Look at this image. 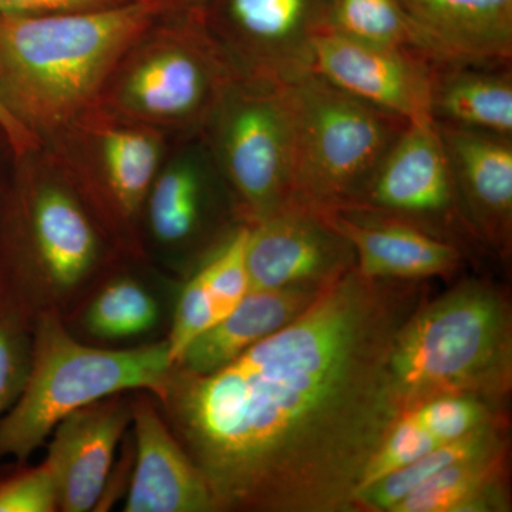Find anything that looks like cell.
I'll return each mask as SVG.
<instances>
[{
	"label": "cell",
	"instance_id": "obj_1",
	"mask_svg": "<svg viewBox=\"0 0 512 512\" xmlns=\"http://www.w3.org/2000/svg\"><path fill=\"white\" fill-rule=\"evenodd\" d=\"M413 281L357 268L227 366L173 367L153 394L217 511H355L370 458L397 419L386 365L421 305Z\"/></svg>",
	"mask_w": 512,
	"mask_h": 512
},
{
	"label": "cell",
	"instance_id": "obj_2",
	"mask_svg": "<svg viewBox=\"0 0 512 512\" xmlns=\"http://www.w3.org/2000/svg\"><path fill=\"white\" fill-rule=\"evenodd\" d=\"M178 0H133L87 12H0V94L40 143L89 110L128 47Z\"/></svg>",
	"mask_w": 512,
	"mask_h": 512
},
{
	"label": "cell",
	"instance_id": "obj_3",
	"mask_svg": "<svg viewBox=\"0 0 512 512\" xmlns=\"http://www.w3.org/2000/svg\"><path fill=\"white\" fill-rule=\"evenodd\" d=\"M386 376L399 414L446 396L503 404L512 386L510 303L483 281L421 303L394 336Z\"/></svg>",
	"mask_w": 512,
	"mask_h": 512
},
{
	"label": "cell",
	"instance_id": "obj_4",
	"mask_svg": "<svg viewBox=\"0 0 512 512\" xmlns=\"http://www.w3.org/2000/svg\"><path fill=\"white\" fill-rule=\"evenodd\" d=\"M174 363L167 340L134 349H99L70 335L59 313L32 328V360L19 399L0 419V460H28L57 424L114 394L163 389Z\"/></svg>",
	"mask_w": 512,
	"mask_h": 512
},
{
	"label": "cell",
	"instance_id": "obj_5",
	"mask_svg": "<svg viewBox=\"0 0 512 512\" xmlns=\"http://www.w3.org/2000/svg\"><path fill=\"white\" fill-rule=\"evenodd\" d=\"M238 74L205 13L174 12L128 47L96 104L164 134H200Z\"/></svg>",
	"mask_w": 512,
	"mask_h": 512
},
{
	"label": "cell",
	"instance_id": "obj_6",
	"mask_svg": "<svg viewBox=\"0 0 512 512\" xmlns=\"http://www.w3.org/2000/svg\"><path fill=\"white\" fill-rule=\"evenodd\" d=\"M28 158L10 215L0 296L35 320L42 313H59L92 278L104 237L43 151Z\"/></svg>",
	"mask_w": 512,
	"mask_h": 512
},
{
	"label": "cell",
	"instance_id": "obj_7",
	"mask_svg": "<svg viewBox=\"0 0 512 512\" xmlns=\"http://www.w3.org/2000/svg\"><path fill=\"white\" fill-rule=\"evenodd\" d=\"M296 136V201L356 210L410 121L343 92L316 73L289 83Z\"/></svg>",
	"mask_w": 512,
	"mask_h": 512
},
{
	"label": "cell",
	"instance_id": "obj_8",
	"mask_svg": "<svg viewBox=\"0 0 512 512\" xmlns=\"http://www.w3.org/2000/svg\"><path fill=\"white\" fill-rule=\"evenodd\" d=\"M165 134L94 104L47 137L42 151L92 215L103 237L138 254V227L161 170Z\"/></svg>",
	"mask_w": 512,
	"mask_h": 512
},
{
	"label": "cell",
	"instance_id": "obj_9",
	"mask_svg": "<svg viewBox=\"0 0 512 512\" xmlns=\"http://www.w3.org/2000/svg\"><path fill=\"white\" fill-rule=\"evenodd\" d=\"M200 136L239 221L254 224L298 202L289 83L239 73Z\"/></svg>",
	"mask_w": 512,
	"mask_h": 512
},
{
	"label": "cell",
	"instance_id": "obj_10",
	"mask_svg": "<svg viewBox=\"0 0 512 512\" xmlns=\"http://www.w3.org/2000/svg\"><path fill=\"white\" fill-rule=\"evenodd\" d=\"M330 0H212L205 23L245 76L291 83L312 72V45Z\"/></svg>",
	"mask_w": 512,
	"mask_h": 512
},
{
	"label": "cell",
	"instance_id": "obj_11",
	"mask_svg": "<svg viewBox=\"0 0 512 512\" xmlns=\"http://www.w3.org/2000/svg\"><path fill=\"white\" fill-rule=\"evenodd\" d=\"M440 64L412 50L372 45L322 30L312 45V72L343 92L402 119L430 121Z\"/></svg>",
	"mask_w": 512,
	"mask_h": 512
},
{
	"label": "cell",
	"instance_id": "obj_12",
	"mask_svg": "<svg viewBox=\"0 0 512 512\" xmlns=\"http://www.w3.org/2000/svg\"><path fill=\"white\" fill-rule=\"evenodd\" d=\"M248 225L249 291L325 288L356 266L348 239L322 211L301 202Z\"/></svg>",
	"mask_w": 512,
	"mask_h": 512
},
{
	"label": "cell",
	"instance_id": "obj_13",
	"mask_svg": "<svg viewBox=\"0 0 512 512\" xmlns=\"http://www.w3.org/2000/svg\"><path fill=\"white\" fill-rule=\"evenodd\" d=\"M356 211L399 218L437 235L456 220L466 225L446 147L433 120L407 124Z\"/></svg>",
	"mask_w": 512,
	"mask_h": 512
},
{
	"label": "cell",
	"instance_id": "obj_14",
	"mask_svg": "<svg viewBox=\"0 0 512 512\" xmlns=\"http://www.w3.org/2000/svg\"><path fill=\"white\" fill-rule=\"evenodd\" d=\"M130 423L131 400L114 394L57 424L45 461L55 477L59 511L87 512L99 505L117 446Z\"/></svg>",
	"mask_w": 512,
	"mask_h": 512
},
{
	"label": "cell",
	"instance_id": "obj_15",
	"mask_svg": "<svg viewBox=\"0 0 512 512\" xmlns=\"http://www.w3.org/2000/svg\"><path fill=\"white\" fill-rule=\"evenodd\" d=\"M436 124L446 147L467 228L498 254L510 255L512 138Z\"/></svg>",
	"mask_w": 512,
	"mask_h": 512
},
{
	"label": "cell",
	"instance_id": "obj_16",
	"mask_svg": "<svg viewBox=\"0 0 512 512\" xmlns=\"http://www.w3.org/2000/svg\"><path fill=\"white\" fill-rule=\"evenodd\" d=\"M131 400L136 464L126 512H215L210 487L150 392Z\"/></svg>",
	"mask_w": 512,
	"mask_h": 512
},
{
	"label": "cell",
	"instance_id": "obj_17",
	"mask_svg": "<svg viewBox=\"0 0 512 512\" xmlns=\"http://www.w3.org/2000/svg\"><path fill=\"white\" fill-rule=\"evenodd\" d=\"M356 255V268L369 279L421 282L454 274L463 254L450 239L419 227L367 211H322Z\"/></svg>",
	"mask_w": 512,
	"mask_h": 512
},
{
	"label": "cell",
	"instance_id": "obj_18",
	"mask_svg": "<svg viewBox=\"0 0 512 512\" xmlns=\"http://www.w3.org/2000/svg\"><path fill=\"white\" fill-rule=\"evenodd\" d=\"M446 63L511 66L512 0H400Z\"/></svg>",
	"mask_w": 512,
	"mask_h": 512
},
{
	"label": "cell",
	"instance_id": "obj_19",
	"mask_svg": "<svg viewBox=\"0 0 512 512\" xmlns=\"http://www.w3.org/2000/svg\"><path fill=\"white\" fill-rule=\"evenodd\" d=\"M501 406L474 396H446L397 416L363 473L357 494L397 468L500 419ZM356 500V498H355Z\"/></svg>",
	"mask_w": 512,
	"mask_h": 512
},
{
	"label": "cell",
	"instance_id": "obj_20",
	"mask_svg": "<svg viewBox=\"0 0 512 512\" xmlns=\"http://www.w3.org/2000/svg\"><path fill=\"white\" fill-rule=\"evenodd\" d=\"M325 288L288 286L249 291L234 311L185 349L175 369L192 375H207L227 366L256 343L298 318Z\"/></svg>",
	"mask_w": 512,
	"mask_h": 512
},
{
	"label": "cell",
	"instance_id": "obj_21",
	"mask_svg": "<svg viewBox=\"0 0 512 512\" xmlns=\"http://www.w3.org/2000/svg\"><path fill=\"white\" fill-rule=\"evenodd\" d=\"M431 119L512 138L511 66L440 64L434 77Z\"/></svg>",
	"mask_w": 512,
	"mask_h": 512
},
{
	"label": "cell",
	"instance_id": "obj_22",
	"mask_svg": "<svg viewBox=\"0 0 512 512\" xmlns=\"http://www.w3.org/2000/svg\"><path fill=\"white\" fill-rule=\"evenodd\" d=\"M508 447L458 461L407 495L392 512H505Z\"/></svg>",
	"mask_w": 512,
	"mask_h": 512
},
{
	"label": "cell",
	"instance_id": "obj_23",
	"mask_svg": "<svg viewBox=\"0 0 512 512\" xmlns=\"http://www.w3.org/2000/svg\"><path fill=\"white\" fill-rule=\"evenodd\" d=\"M202 163L200 158L183 157L158 171L144 214L161 244L183 245L200 234L210 197Z\"/></svg>",
	"mask_w": 512,
	"mask_h": 512
},
{
	"label": "cell",
	"instance_id": "obj_24",
	"mask_svg": "<svg viewBox=\"0 0 512 512\" xmlns=\"http://www.w3.org/2000/svg\"><path fill=\"white\" fill-rule=\"evenodd\" d=\"M505 431L507 426L504 419L493 421L446 446L430 451L407 466L397 468L357 494L355 511L392 512L407 495L447 467L507 447Z\"/></svg>",
	"mask_w": 512,
	"mask_h": 512
},
{
	"label": "cell",
	"instance_id": "obj_25",
	"mask_svg": "<svg viewBox=\"0 0 512 512\" xmlns=\"http://www.w3.org/2000/svg\"><path fill=\"white\" fill-rule=\"evenodd\" d=\"M325 30L372 45L412 50L431 62L447 64L400 0H330Z\"/></svg>",
	"mask_w": 512,
	"mask_h": 512
},
{
	"label": "cell",
	"instance_id": "obj_26",
	"mask_svg": "<svg viewBox=\"0 0 512 512\" xmlns=\"http://www.w3.org/2000/svg\"><path fill=\"white\" fill-rule=\"evenodd\" d=\"M158 320L160 306L146 286L119 278L96 293L84 312L83 326L93 338L117 342L146 335Z\"/></svg>",
	"mask_w": 512,
	"mask_h": 512
},
{
	"label": "cell",
	"instance_id": "obj_27",
	"mask_svg": "<svg viewBox=\"0 0 512 512\" xmlns=\"http://www.w3.org/2000/svg\"><path fill=\"white\" fill-rule=\"evenodd\" d=\"M30 319L0 296V419L19 399L32 360Z\"/></svg>",
	"mask_w": 512,
	"mask_h": 512
},
{
	"label": "cell",
	"instance_id": "obj_28",
	"mask_svg": "<svg viewBox=\"0 0 512 512\" xmlns=\"http://www.w3.org/2000/svg\"><path fill=\"white\" fill-rule=\"evenodd\" d=\"M215 323L217 315L214 303L204 275L198 269L197 274L185 284L175 306L173 325L167 338L168 350L174 365L185 349Z\"/></svg>",
	"mask_w": 512,
	"mask_h": 512
},
{
	"label": "cell",
	"instance_id": "obj_29",
	"mask_svg": "<svg viewBox=\"0 0 512 512\" xmlns=\"http://www.w3.org/2000/svg\"><path fill=\"white\" fill-rule=\"evenodd\" d=\"M55 511H59L56 481L46 461L0 480V512Z\"/></svg>",
	"mask_w": 512,
	"mask_h": 512
},
{
	"label": "cell",
	"instance_id": "obj_30",
	"mask_svg": "<svg viewBox=\"0 0 512 512\" xmlns=\"http://www.w3.org/2000/svg\"><path fill=\"white\" fill-rule=\"evenodd\" d=\"M133 0H0V12L47 15V13L87 12L124 5Z\"/></svg>",
	"mask_w": 512,
	"mask_h": 512
},
{
	"label": "cell",
	"instance_id": "obj_31",
	"mask_svg": "<svg viewBox=\"0 0 512 512\" xmlns=\"http://www.w3.org/2000/svg\"><path fill=\"white\" fill-rule=\"evenodd\" d=\"M0 131L18 158L28 157L30 154L42 150L39 138L30 133L28 128L16 119L15 114L10 111L8 104L3 100L2 94H0Z\"/></svg>",
	"mask_w": 512,
	"mask_h": 512
},
{
	"label": "cell",
	"instance_id": "obj_32",
	"mask_svg": "<svg viewBox=\"0 0 512 512\" xmlns=\"http://www.w3.org/2000/svg\"><path fill=\"white\" fill-rule=\"evenodd\" d=\"M187 12L205 13L211 0H178Z\"/></svg>",
	"mask_w": 512,
	"mask_h": 512
}]
</instances>
